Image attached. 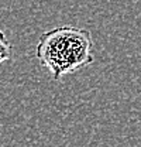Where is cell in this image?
Wrapping results in <instances>:
<instances>
[{
    "label": "cell",
    "instance_id": "cell-1",
    "mask_svg": "<svg viewBox=\"0 0 141 147\" xmlns=\"http://www.w3.org/2000/svg\"><path fill=\"white\" fill-rule=\"evenodd\" d=\"M35 57L47 68L54 81L95 62L92 34L86 28L61 26L42 33Z\"/></svg>",
    "mask_w": 141,
    "mask_h": 147
},
{
    "label": "cell",
    "instance_id": "cell-2",
    "mask_svg": "<svg viewBox=\"0 0 141 147\" xmlns=\"http://www.w3.org/2000/svg\"><path fill=\"white\" fill-rule=\"evenodd\" d=\"M11 44L3 30H0V65L11 58Z\"/></svg>",
    "mask_w": 141,
    "mask_h": 147
}]
</instances>
